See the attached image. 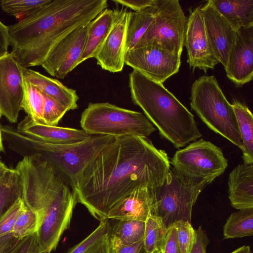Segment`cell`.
Returning <instances> with one entry per match:
<instances>
[{"label":"cell","instance_id":"1","mask_svg":"<svg viewBox=\"0 0 253 253\" xmlns=\"http://www.w3.org/2000/svg\"><path fill=\"white\" fill-rule=\"evenodd\" d=\"M170 169L167 153L147 137H116L86 167L73 187L77 203L100 221L111 208L134 189L152 193L163 183Z\"/></svg>","mask_w":253,"mask_h":253},{"label":"cell","instance_id":"2","mask_svg":"<svg viewBox=\"0 0 253 253\" xmlns=\"http://www.w3.org/2000/svg\"><path fill=\"white\" fill-rule=\"evenodd\" d=\"M108 6L107 0H51L8 26L10 53L22 67L41 66L55 44Z\"/></svg>","mask_w":253,"mask_h":253},{"label":"cell","instance_id":"3","mask_svg":"<svg viewBox=\"0 0 253 253\" xmlns=\"http://www.w3.org/2000/svg\"><path fill=\"white\" fill-rule=\"evenodd\" d=\"M132 101L176 148L202 136L194 115L163 84L133 70L129 74Z\"/></svg>","mask_w":253,"mask_h":253},{"label":"cell","instance_id":"4","mask_svg":"<svg viewBox=\"0 0 253 253\" xmlns=\"http://www.w3.org/2000/svg\"><path fill=\"white\" fill-rule=\"evenodd\" d=\"M68 182L60 174L45 173L31 179L24 189L25 205L37 211L42 218L37 236L42 253L55 250L62 235L70 226L77 202Z\"/></svg>","mask_w":253,"mask_h":253},{"label":"cell","instance_id":"5","mask_svg":"<svg viewBox=\"0 0 253 253\" xmlns=\"http://www.w3.org/2000/svg\"><path fill=\"white\" fill-rule=\"evenodd\" d=\"M1 132L9 149L23 158L38 155L52 165L72 187L97 154L116 139L110 135H93L80 142L58 145L35 139L9 126H1Z\"/></svg>","mask_w":253,"mask_h":253},{"label":"cell","instance_id":"6","mask_svg":"<svg viewBox=\"0 0 253 253\" xmlns=\"http://www.w3.org/2000/svg\"><path fill=\"white\" fill-rule=\"evenodd\" d=\"M190 106L202 121L242 149V143L235 114L214 76H203L193 83Z\"/></svg>","mask_w":253,"mask_h":253},{"label":"cell","instance_id":"7","mask_svg":"<svg viewBox=\"0 0 253 253\" xmlns=\"http://www.w3.org/2000/svg\"><path fill=\"white\" fill-rule=\"evenodd\" d=\"M80 124L88 134L116 138L129 135L147 137L156 130L142 113L108 102L89 103L82 114Z\"/></svg>","mask_w":253,"mask_h":253},{"label":"cell","instance_id":"8","mask_svg":"<svg viewBox=\"0 0 253 253\" xmlns=\"http://www.w3.org/2000/svg\"><path fill=\"white\" fill-rule=\"evenodd\" d=\"M208 185L184 179L170 167L163 184L153 193L151 215L159 218L167 230L179 221L191 223L193 208Z\"/></svg>","mask_w":253,"mask_h":253},{"label":"cell","instance_id":"9","mask_svg":"<svg viewBox=\"0 0 253 253\" xmlns=\"http://www.w3.org/2000/svg\"><path fill=\"white\" fill-rule=\"evenodd\" d=\"M170 164L178 176L192 182L210 184L224 172L228 160L219 147L201 138L176 151Z\"/></svg>","mask_w":253,"mask_h":253},{"label":"cell","instance_id":"10","mask_svg":"<svg viewBox=\"0 0 253 253\" xmlns=\"http://www.w3.org/2000/svg\"><path fill=\"white\" fill-rule=\"evenodd\" d=\"M156 3L157 13L134 48L153 45L181 55L188 18L178 0H156Z\"/></svg>","mask_w":253,"mask_h":253},{"label":"cell","instance_id":"11","mask_svg":"<svg viewBox=\"0 0 253 253\" xmlns=\"http://www.w3.org/2000/svg\"><path fill=\"white\" fill-rule=\"evenodd\" d=\"M125 63L149 79L163 84L177 73L181 55L160 47L149 45L126 52Z\"/></svg>","mask_w":253,"mask_h":253},{"label":"cell","instance_id":"12","mask_svg":"<svg viewBox=\"0 0 253 253\" xmlns=\"http://www.w3.org/2000/svg\"><path fill=\"white\" fill-rule=\"evenodd\" d=\"M89 23L73 31L51 48L41 65L47 73L63 79L78 66L85 46Z\"/></svg>","mask_w":253,"mask_h":253},{"label":"cell","instance_id":"13","mask_svg":"<svg viewBox=\"0 0 253 253\" xmlns=\"http://www.w3.org/2000/svg\"><path fill=\"white\" fill-rule=\"evenodd\" d=\"M22 67L8 53L0 58V116L17 122L24 94Z\"/></svg>","mask_w":253,"mask_h":253},{"label":"cell","instance_id":"14","mask_svg":"<svg viewBox=\"0 0 253 253\" xmlns=\"http://www.w3.org/2000/svg\"><path fill=\"white\" fill-rule=\"evenodd\" d=\"M184 45L190 68L207 72L219 63L209 43L201 6L192 9L188 16Z\"/></svg>","mask_w":253,"mask_h":253},{"label":"cell","instance_id":"15","mask_svg":"<svg viewBox=\"0 0 253 253\" xmlns=\"http://www.w3.org/2000/svg\"><path fill=\"white\" fill-rule=\"evenodd\" d=\"M131 11L117 9V15L110 33L95 58L97 64L111 73L121 72L125 64L127 25Z\"/></svg>","mask_w":253,"mask_h":253},{"label":"cell","instance_id":"16","mask_svg":"<svg viewBox=\"0 0 253 253\" xmlns=\"http://www.w3.org/2000/svg\"><path fill=\"white\" fill-rule=\"evenodd\" d=\"M201 9L212 50L219 63L225 68L237 30L218 12L210 0L201 6Z\"/></svg>","mask_w":253,"mask_h":253},{"label":"cell","instance_id":"17","mask_svg":"<svg viewBox=\"0 0 253 253\" xmlns=\"http://www.w3.org/2000/svg\"><path fill=\"white\" fill-rule=\"evenodd\" d=\"M226 76L237 86H241L253 78V25L237 30L230 52Z\"/></svg>","mask_w":253,"mask_h":253},{"label":"cell","instance_id":"18","mask_svg":"<svg viewBox=\"0 0 253 253\" xmlns=\"http://www.w3.org/2000/svg\"><path fill=\"white\" fill-rule=\"evenodd\" d=\"M16 128L20 132L35 139L58 145L80 142L91 136L83 129L39 124L34 122L28 115L18 124Z\"/></svg>","mask_w":253,"mask_h":253},{"label":"cell","instance_id":"19","mask_svg":"<svg viewBox=\"0 0 253 253\" xmlns=\"http://www.w3.org/2000/svg\"><path fill=\"white\" fill-rule=\"evenodd\" d=\"M153 193L140 187L118 201L110 210L107 219L144 221L151 215Z\"/></svg>","mask_w":253,"mask_h":253},{"label":"cell","instance_id":"20","mask_svg":"<svg viewBox=\"0 0 253 253\" xmlns=\"http://www.w3.org/2000/svg\"><path fill=\"white\" fill-rule=\"evenodd\" d=\"M228 197L231 206L239 210L253 208V164H239L230 172Z\"/></svg>","mask_w":253,"mask_h":253},{"label":"cell","instance_id":"21","mask_svg":"<svg viewBox=\"0 0 253 253\" xmlns=\"http://www.w3.org/2000/svg\"><path fill=\"white\" fill-rule=\"evenodd\" d=\"M24 79L44 94L55 99L68 111L78 108L79 96L76 90L67 87L58 80L51 78L39 72L22 67Z\"/></svg>","mask_w":253,"mask_h":253},{"label":"cell","instance_id":"22","mask_svg":"<svg viewBox=\"0 0 253 253\" xmlns=\"http://www.w3.org/2000/svg\"><path fill=\"white\" fill-rule=\"evenodd\" d=\"M116 15L117 9L107 8L90 22L85 46L78 65L95 57L112 28Z\"/></svg>","mask_w":253,"mask_h":253},{"label":"cell","instance_id":"23","mask_svg":"<svg viewBox=\"0 0 253 253\" xmlns=\"http://www.w3.org/2000/svg\"><path fill=\"white\" fill-rule=\"evenodd\" d=\"M218 12L238 30L253 25V0H210Z\"/></svg>","mask_w":253,"mask_h":253},{"label":"cell","instance_id":"24","mask_svg":"<svg viewBox=\"0 0 253 253\" xmlns=\"http://www.w3.org/2000/svg\"><path fill=\"white\" fill-rule=\"evenodd\" d=\"M236 117L244 163L253 164V116L244 104L234 100L231 104Z\"/></svg>","mask_w":253,"mask_h":253},{"label":"cell","instance_id":"25","mask_svg":"<svg viewBox=\"0 0 253 253\" xmlns=\"http://www.w3.org/2000/svg\"><path fill=\"white\" fill-rule=\"evenodd\" d=\"M109 233V246L116 248L134 244L143 240L145 222L133 220H117Z\"/></svg>","mask_w":253,"mask_h":253},{"label":"cell","instance_id":"26","mask_svg":"<svg viewBox=\"0 0 253 253\" xmlns=\"http://www.w3.org/2000/svg\"><path fill=\"white\" fill-rule=\"evenodd\" d=\"M157 12L156 0L152 5L141 11H131L126 31V52L134 48L151 24Z\"/></svg>","mask_w":253,"mask_h":253},{"label":"cell","instance_id":"27","mask_svg":"<svg viewBox=\"0 0 253 253\" xmlns=\"http://www.w3.org/2000/svg\"><path fill=\"white\" fill-rule=\"evenodd\" d=\"M22 197V185L18 172L8 169L0 177V218Z\"/></svg>","mask_w":253,"mask_h":253},{"label":"cell","instance_id":"28","mask_svg":"<svg viewBox=\"0 0 253 253\" xmlns=\"http://www.w3.org/2000/svg\"><path fill=\"white\" fill-rule=\"evenodd\" d=\"M224 239L243 238L253 235V208L232 213L223 227Z\"/></svg>","mask_w":253,"mask_h":253},{"label":"cell","instance_id":"29","mask_svg":"<svg viewBox=\"0 0 253 253\" xmlns=\"http://www.w3.org/2000/svg\"><path fill=\"white\" fill-rule=\"evenodd\" d=\"M24 94L21 108L35 122L44 124L43 114L44 106L43 93L24 80Z\"/></svg>","mask_w":253,"mask_h":253},{"label":"cell","instance_id":"30","mask_svg":"<svg viewBox=\"0 0 253 253\" xmlns=\"http://www.w3.org/2000/svg\"><path fill=\"white\" fill-rule=\"evenodd\" d=\"M145 222L143 243L146 253L161 250L167 230L160 219L153 215Z\"/></svg>","mask_w":253,"mask_h":253},{"label":"cell","instance_id":"31","mask_svg":"<svg viewBox=\"0 0 253 253\" xmlns=\"http://www.w3.org/2000/svg\"><path fill=\"white\" fill-rule=\"evenodd\" d=\"M42 221V217L37 211L25 206L17 217L11 233L15 237L22 239L37 233Z\"/></svg>","mask_w":253,"mask_h":253},{"label":"cell","instance_id":"32","mask_svg":"<svg viewBox=\"0 0 253 253\" xmlns=\"http://www.w3.org/2000/svg\"><path fill=\"white\" fill-rule=\"evenodd\" d=\"M51 0H2L0 5L6 13L16 18L27 17L49 3Z\"/></svg>","mask_w":253,"mask_h":253},{"label":"cell","instance_id":"33","mask_svg":"<svg viewBox=\"0 0 253 253\" xmlns=\"http://www.w3.org/2000/svg\"><path fill=\"white\" fill-rule=\"evenodd\" d=\"M110 227L107 219L101 221L92 232L67 253H86L92 246L109 233Z\"/></svg>","mask_w":253,"mask_h":253},{"label":"cell","instance_id":"34","mask_svg":"<svg viewBox=\"0 0 253 253\" xmlns=\"http://www.w3.org/2000/svg\"><path fill=\"white\" fill-rule=\"evenodd\" d=\"M44 106L43 120L44 125L57 126L59 122L66 113L67 109L50 97L44 94Z\"/></svg>","mask_w":253,"mask_h":253},{"label":"cell","instance_id":"35","mask_svg":"<svg viewBox=\"0 0 253 253\" xmlns=\"http://www.w3.org/2000/svg\"><path fill=\"white\" fill-rule=\"evenodd\" d=\"M174 226L177 231L178 241L181 253H189L195 239V230L188 221H179Z\"/></svg>","mask_w":253,"mask_h":253},{"label":"cell","instance_id":"36","mask_svg":"<svg viewBox=\"0 0 253 253\" xmlns=\"http://www.w3.org/2000/svg\"><path fill=\"white\" fill-rule=\"evenodd\" d=\"M25 204L21 198L5 212L0 218V236L11 233L16 221Z\"/></svg>","mask_w":253,"mask_h":253},{"label":"cell","instance_id":"37","mask_svg":"<svg viewBox=\"0 0 253 253\" xmlns=\"http://www.w3.org/2000/svg\"><path fill=\"white\" fill-rule=\"evenodd\" d=\"M10 253H42L38 242L37 233L21 239Z\"/></svg>","mask_w":253,"mask_h":253},{"label":"cell","instance_id":"38","mask_svg":"<svg viewBox=\"0 0 253 253\" xmlns=\"http://www.w3.org/2000/svg\"><path fill=\"white\" fill-rule=\"evenodd\" d=\"M161 253H181L176 229L174 226H172L167 231L161 248Z\"/></svg>","mask_w":253,"mask_h":253},{"label":"cell","instance_id":"39","mask_svg":"<svg viewBox=\"0 0 253 253\" xmlns=\"http://www.w3.org/2000/svg\"><path fill=\"white\" fill-rule=\"evenodd\" d=\"M210 240L201 226L195 230V239L189 253H206Z\"/></svg>","mask_w":253,"mask_h":253},{"label":"cell","instance_id":"40","mask_svg":"<svg viewBox=\"0 0 253 253\" xmlns=\"http://www.w3.org/2000/svg\"><path fill=\"white\" fill-rule=\"evenodd\" d=\"M112 1L136 12L152 5L155 0H112Z\"/></svg>","mask_w":253,"mask_h":253},{"label":"cell","instance_id":"41","mask_svg":"<svg viewBox=\"0 0 253 253\" xmlns=\"http://www.w3.org/2000/svg\"><path fill=\"white\" fill-rule=\"evenodd\" d=\"M21 240L15 237L12 233L0 236V253H10Z\"/></svg>","mask_w":253,"mask_h":253},{"label":"cell","instance_id":"42","mask_svg":"<svg viewBox=\"0 0 253 253\" xmlns=\"http://www.w3.org/2000/svg\"><path fill=\"white\" fill-rule=\"evenodd\" d=\"M109 253H146V252L144 247L143 240H142L131 245L116 248L110 247Z\"/></svg>","mask_w":253,"mask_h":253},{"label":"cell","instance_id":"43","mask_svg":"<svg viewBox=\"0 0 253 253\" xmlns=\"http://www.w3.org/2000/svg\"><path fill=\"white\" fill-rule=\"evenodd\" d=\"M10 45L8 26L0 21V58L6 55Z\"/></svg>","mask_w":253,"mask_h":253},{"label":"cell","instance_id":"44","mask_svg":"<svg viewBox=\"0 0 253 253\" xmlns=\"http://www.w3.org/2000/svg\"><path fill=\"white\" fill-rule=\"evenodd\" d=\"M109 234L92 246L86 253H109Z\"/></svg>","mask_w":253,"mask_h":253},{"label":"cell","instance_id":"45","mask_svg":"<svg viewBox=\"0 0 253 253\" xmlns=\"http://www.w3.org/2000/svg\"><path fill=\"white\" fill-rule=\"evenodd\" d=\"M231 253H252V252L250 246H243Z\"/></svg>","mask_w":253,"mask_h":253},{"label":"cell","instance_id":"46","mask_svg":"<svg viewBox=\"0 0 253 253\" xmlns=\"http://www.w3.org/2000/svg\"><path fill=\"white\" fill-rule=\"evenodd\" d=\"M9 168L0 161V177Z\"/></svg>","mask_w":253,"mask_h":253},{"label":"cell","instance_id":"47","mask_svg":"<svg viewBox=\"0 0 253 253\" xmlns=\"http://www.w3.org/2000/svg\"><path fill=\"white\" fill-rule=\"evenodd\" d=\"M4 151V148L3 146V141L1 132V125L0 123V154Z\"/></svg>","mask_w":253,"mask_h":253},{"label":"cell","instance_id":"48","mask_svg":"<svg viewBox=\"0 0 253 253\" xmlns=\"http://www.w3.org/2000/svg\"><path fill=\"white\" fill-rule=\"evenodd\" d=\"M153 253H161V250H159V251H155Z\"/></svg>","mask_w":253,"mask_h":253},{"label":"cell","instance_id":"49","mask_svg":"<svg viewBox=\"0 0 253 253\" xmlns=\"http://www.w3.org/2000/svg\"><path fill=\"white\" fill-rule=\"evenodd\" d=\"M0 118H1V117L0 116Z\"/></svg>","mask_w":253,"mask_h":253}]
</instances>
